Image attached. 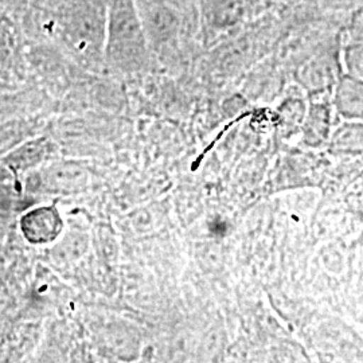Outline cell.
Masks as SVG:
<instances>
[{
    "label": "cell",
    "instance_id": "1",
    "mask_svg": "<svg viewBox=\"0 0 363 363\" xmlns=\"http://www.w3.org/2000/svg\"><path fill=\"white\" fill-rule=\"evenodd\" d=\"M211 232H213V233L223 234L226 232V226H225V223L220 222V220H214V222L211 223Z\"/></svg>",
    "mask_w": 363,
    "mask_h": 363
}]
</instances>
